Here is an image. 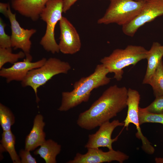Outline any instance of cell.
<instances>
[{
    "mask_svg": "<svg viewBox=\"0 0 163 163\" xmlns=\"http://www.w3.org/2000/svg\"><path fill=\"white\" fill-rule=\"evenodd\" d=\"M152 87L155 97L163 95V62L162 60L147 83Z\"/></svg>",
    "mask_w": 163,
    "mask_h": 163,
    "instance_id": "19",
    "label": "cell"
},
{
    "mask_svg": "<svg viewBox=\"0 0 163 163\" xmlns=\"http://www.w3.org/2000/svg\"><path fill=\"white\" fill-rule=\"evenodd\" d=\"M6 24L0 18V48L12 49L11 36L7 35L5 31Z\"/></svg>",
    "mask_w": 163,
    "mask_h": 163,
    "instance_id": "23",
    "label": "cell"
},
{
    "mask_svg": "<svg viewBox=\"0 0 163 163\" xmlns=\"http://www.w3.org/2000/svg\"><path fill=\"white\" fill-rule=\"evenodd\" d=\"M127 96L128 110L126 116L123 122L124 126L127 130L130 123L134 124L137 131L136 136L142 141V150L149 155H152L155 152V148L147 138L144 136L140 127L139 118L140 94L137 90L129 88L128 89Z\"/></svg>",
    "mask_w": 163,
    "mask_h": 163,
    "instance_id": "7",
    "label": "cell"
},
{
    "mask_svg": "<svg viewBox=\"0 0 163 163\" xmlns=\"http://www.w3.org/2000/svg\"><path fill=\"white\" fill-rule=\"evenodd\" d=\"M49 0H11L13 9L23 16L36 21Z\"/></svg>",
    "mask_w": 163,
    "mask_h": 163,
    "instance_id": "14",
    "label": "cell"
},
{
    "mask_svg": "<svg viewBox=\"0 0 163 163\" xmlns=\"http://www.w3.org/2000/svg\"><path fill=\"white\" fill-rule=\"evenodd\" d=\"M71 66L69 62L54 57L46 59L40 67L33 69L28 73L21 82L23 87L29 86L34 90L37 103L40 101L37 95L38 88L44 85L54 76L60 74L68 73Z\"/></svg>",
    "mask_w": 163,
    "mask_h": 163,
    "instance_id": "4",
    "label": "cell"
},
{
    "mask_svg": "<svg viewBox=\"0 0 163 163\" xmlns=\"http://www.w3.org/2000/svg\"><path fill=\"white\" fill-rule=\"evenodd\" d=\"M134 0L137 1H141V0L145 1V0Z\"/></svg>",
    "mask_w": 163,
    "mask_h": 163,
    "instance_id": "29",
    "label": "cell"
},
{
    "mask_svg": "<svg viewBox=\"0 0 163 163\" xmlns=\"http://www.w3.org/2000/svg\"><path fill=\"white\" fill-rule=\"evenodd\" d=\"M144 108L150 113L163 114V95L156 97L154 101Z\"/></svg>",
    "mask_w": 163,
    "mask_h": 163,
    "instance_id": "24",
    "label": "cell"
},
{
    "mask_svg": "<svg viewBox=\"0 0 163 163\" xmlns=\"http://www.w3.org/2000/svg\"><path fill=\"white\" fill-rule=\"evenodd\" d=\"M162 46H163V45H162Z\"/></svg>",
    "mask_w": 163,
    "mask_h": 163,
    "instance_id": "31",
    "label": "cell"
},
{
    "mask_svg": "<svg viewBox=\"0 0 163 163\" xmlns=\"http://www.w3.org/2000/svg\"><path fill=\"white\" fill-rule=\"evenodd\" d=\"M109 5L97 23L116 24L122 26L131 21L141 11L145 1L110 0Z\"/></svg>",
    "mask_w": 163,
    "mask_h": 163,
    "instance_id": "5",
    "label": "cell"
},
{
    "mask_svg": "<svg viewBox=\"0 0 163 163\" xmlns=\"http://www.w3.org/2000/svg\"><path fill=\"white\" fill-rule=\"evenodd\" d=\"M163 15V0H146L139 13L131 21L122 26L123 33L133 37L146 23Z\"/></svg>",
    "mask_w": 163,
    "mask_h": 163,
    "instance_id": "8",
    "label": "cell"
},
{
    "mask_svg": "<svg viewBox=\"0 0 163 163\" xmlns=\"http://www.w3.org/2000/svg\"><path fill=\"white\" fill-rule=\"evenodd\" d=\"M43 120V117L40 114L35 117L32 128L25 139V149L33 151L46 140V133L43 131L45 123Z\"/></svg>",
    "mask_w": 163,
    "mask_h": 163,
    "instance_id": "15",
    "label": "cell"
},
{
    "mask_svg": "<svg viewBox=\"0 0 163 163\" xmlns=\"http://www.w3.org/2000/svg\"><path fill=\"white\" fill-rule=\"evenodd\" d=\"M147 51L142 46L129 45L124 49L114 50L109 56L102 58L100 62L109 73H114V78L120 81L123 78V69L130 65L134 66L146 59Z\"/></svg>",
    "mask_w": 163,
    "mask_h": 163,
    "instance_id": "3",
    "label": "cell"
},
{
    "mask_svg": "<svg viewBox=\"0 0 163 163\" xmlns=\"http://www.w3.org/2000/svg\"><path fill=\"white\" fill-rule=\"evenodd\" d=\"M108 73L103 64L97 65L93 73L74 83L72 91L62 92L61 103L58 110L66 111L83 102H88L93 89L110 82V78L107 76Z\"/></svg>",
    "mask_w": 163,
    "mask_h": 163,
    "instance_id": "2",
    "label": "cell"
},
{
    "mask_svg": "<svg viewBox=\"0 0 163 163\" xmlns=\"http://www.w3.org/2000/svg\"><path fill=\"white\" fill-rule=\"evenodd\" d=\"M163 56V46L158 42H153L151 48L147 52L146 59L147 60V65L142 81L143 84H147L162 60Z\"/></svg>",
    "mask_w": 163,
    "mask_h": 163,
    "instance_id": "16",
    "label": "cell"
},
{
    "mask_svg": "<svg viewBox=\"0 0 163 163\" xmlns=\"http://www.w3.org/2000/svg\"><path fill=\"white\" fill-rule=\"evenodd\" d=\"M25 57L22 61H18L10 67H3L0 69V76L5 78L7 83L12 81L21 82L29 72L41 66L47 59L43 58L36 62H32V57L30 54L26 55Z\"/></svg>",
    "mask_w": 163,
    "mask_h": 163,
    "instance_id": "13",
    "label": "cell"
},
{
    "mask_svg": "<svg viewBox=\"0 0 163 163\" xmlns=\"http://www.w3.org/2000/svg\"><path fill=\"white\" fill-rule=\"evenodd\" d=\"M60 29L58 44L60 52L65 54H73L78 52L81 47L79 35L72 24L63 17L59 21Z\"/></svg>",
    "mask_w": 163,
    "mask_h": 163,
    "instance_id": "10",
    "label": "cell"
},
{
    "mask_svg": "<svg viewBox=\"0 0 163 163\" xmlns=\"http://www.w3.org/2000/svg\"><path fill=\"white\" fill-rule=\"evenodd\" d=\"M124 125V123L120 122L118 120L103 123L99 126V129L95 133L89 135L85 148L87 149L103 147L107 148L109 150L113 149L112 144L117 140L118 136L112 139L113 132L117 127Z\"/></svg>",
    "mask_w": 163,
    "mask_h": 163,
    "instance_id": "12",
    "label": "cell"
},
{
    "mask_svg": "<svg viewBox=\"0 0 163 163\" xmlns=\"http://www.w3.org/2000/svg\"><path fill=\"white\" fill-rule=\"evenodd\" d=\"M85 154L76 153L72 160L67 163H102L117 161L123 163L128 160L129 156L119 150L113 149L105 152L99 148H88Z\"/></svg>",
    "mask_w": 163,
    "mask_h": 163,
    "instance_id": "9",
    "label": "cell"
},
{
    "mask_svg": "<svg viewBox=\"0 0 163 163\" xmlns=\"http://www.w3.org/2000/svg\"><path fill=\"white\" fill-rule=\"evenodd\" d=\"M61 145L51 139L46 140L34 152L39 155L46 163H56V158L61 150Z\"/></svg>",
    "mask_w": 163,
    "mask_h": 163,
    "instance_id": "17",
    "label": "cell"
},
{
    "mask_svg": "<svg viewBox=\"0 0 163 163\" xmlns=\"http://www.w3.org/2000/svg\"><path fill=\"white\" fill-rule=\"evenodd\" d=\"M9 3L1 2L0 3V12L6 17L8 18V8Z\"/></svg>",
    "mask_w": 163,
    "mask_h": 163,
    "instance_id": "27",
    "label": "cell"
},
{
    "mask_svg": "<svg viewBox=\"0 0 163 163\" xmlns=\"http://www.w3.org/2000/svg\"></svg>",
    "mask_w": 163,
    "mask_h": 163,
    "instance_id": "30",
    "label": "cell"
},
{
    "mask_svg": "<svg viewBox=\"0 0 163 163\" xmlns=\"http://www.w3.org/2000/svg\"><path fill=\"white\" fill-rule=\"evenodd\" d=\"M78 0H63V12L66 13Z\"/></svg>",
    "mask_w": 163,
    "mask_h": 163,
    "instance_id": "26",
    "label": "cell"
},
{
    "mask_svg": "<svg viewBox=\"0 0 163 163\" xmlns=\"http://www.w3.org/2000/svg\"><path fill=\"white\" fill-rule=\"evenodd\" d=\"M139 118L140 125L146 123H159L163 125V114L150 113L144 108L139 107Z\"/></svg>",
    "mask_w": 163,
    "mask_h": 163,
    "instance_id": "22",
    "label": "cell"
},
{
    "mask_svg": "<svg viewBox=\"0 0 163 163\" xmlns=\"http://www.w3.org/2000/svg\"><path fill=\"white\" fill-rule=\"evenodd\" d=\"M30 151L26 149H21L19 152V156L21 163H36L35 158L31 154Z\"/></svg>",
    "mask_w": 163,
    "mask_h": 163,
    "instance_id": "25",
    "label": "cell"
},
{
    "mask_svg": "<svg viewBox=\"0 0 163 163\" xmlns=\"http://www.w3.org/2000/svg\"><path fill=\"white\" fill-rule=\"evenodd\" d=\"M128 89L117 85L111 86L87 110L79 115L77 124L90 130L116 117L127 106Z\"/></svg>",
    "mask_w": 163,
    "mask_h": 163,
    "instance_id": "1",
    "label": "cell"
},
{
    "mask_svg": "<svg viewBox=\"0 0 163 163\" xmlns=\"http://www.w3.org/2000/svg\"><path fill=\"white\" fill-rule=\"evenodd\" d=\"M63 8V0H49L40 15L41 19L46 24L45 33L40 44L46 51L53 54L60 52L55 39V29L62 17Z\"/></svg>",
    "mask_w": 163,
    "mask_h": 163,
    "instance_id": "6",
    "label": "cell"
},
{
    "mask_svg": "<svg viewBox=\"0 0 163 163\" xmlns=\"http://www.w3.org/2000/svg\"><path fill=\"white\" fill-rule=\"evenodd\" d=\"M8 18L11 24V43L12 48L14 50L21 49L25 54H30L31 42L30 38L36 31L34 29H24L21 27L16 18V14L13 13L9 4L8 8Z\"/></svg>",
    "mask_w": 163,
    "mask_h": 163,
    "instance_id": "11",
    "label": "cell"
},
{
    "mask_svg": "<svg viewBox=\"0 0 163 163\" xmlns=\"http://www.w3.org/2000/svg\"><path fill=\"white\" fill-rule=\"evenodd\" d=\"M15 121L14 115L7 107L0 103V124L3 131L11 130Z\"/></svg>",
    "mask_w": 163,
    "mask_h": 163,
    "instance_id": "20",
    "label": "cell"
},
{
    "mask_svg": "<svg viewBox=\"0 0 163 163\" xmlns=\"http://www.w3.org/2000/svg\"><path fill=\"white\" fill-rule=\"evenodd\" d=\"M156 163H163V158L156 157L155 158Z\"/></svg>",
    "mask_w": 163,
    "mask_h": 163,
    "instance_id": "28",
    "label": "cell"
},
{
    "mask_svg": "<svg viewBox=\"0 0 163 163\" xmlns=\"http://www.w3.org/2000/svg\"><path fill=\"white\" fill-rule=\"evenodd\" d=\"M16 138L11 130L3 131L0 141L1 146L9 154L14 163H21V159L15 149Z\"/></svg>",
    "mask_w": 163,
    "mask_h": 163,
    "instance_id": "18",
    "label": "cell"
},
{
    "mask_svg": "<svg viewBox=\"0 0 163 163\" xmlns=\"http://www.w3.org/2000/svg\"><path fill=\"white\" fill-rule=\"evenodd\" d=\"M25 57V54L23 51L17 53L12 52V49L0 48V69L7 63L13 64L18 62L19 59Z\"/></svg>",
    "mask_w": 163,
    "mask_h": 163,
    "instance_id": "21",
    "label": "cell"
}]
</instances>
